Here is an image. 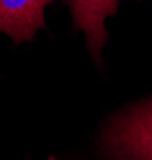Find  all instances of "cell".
<instances>
[{
  "label": "cell",
  "instance_id": "cell-1",
  "mask_svg": "<svg viewBox=\"0 0 152 160\" xmlns=\"http://www.w3.org/2000/svg\"><path fill=\"white\" fill-rule=\"evenodd\" d=\"M113 160H152V97L124 108L105 130Z\"/></svg>",
  "mask_w": 152,
  "mask_h": 160
},
{
  "label": "cell",
  "instance_id": "cell-2",
  "mask_svg": "<svg viewBox=\"0 0 152 160\" xmlns=\"http://www.w3.org/2000/svg\"><path fill=\"white\" fill-rule=\"evenodd\" d=\"M73 29L84 33L86 46L97 65H103V49L108 43L106 21L117 13L120 0H65Z\"/></svg>",
  "mask_w": 152,
  "mask_h": 160
},
{
  "label": "cell",
  "instance_id": "cell-3",
  "mask_svg": "<svg viewBox=\"0 0 152 160\" xmlns=\"http://www.w3.org/2000/svg\"><path fill=\"white\" fill-rule=\"evenodd\" d=\"M52 0H0V33L13 43H29L46 27L45 10Z\"/></svg>",
  "mask_w": 152,
  "mask_h": 160
}]
</instances>
